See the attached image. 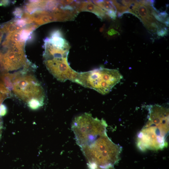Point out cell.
Here are the masks:
<instances>
[{
  "label": "cell",
  "mask_w": 169,
  "mask_h": 169,
  "mask_svg": "<svg viewBox=\"0 0 169 169\" xmlns=\"http://www.w3.org/2000/svg\"><path fill=\"white\" fill-rule=\"evenodd\" d=\"M122 78V75L117 69L100 67L78 72L74 82L105 95L110 92Z\"/></svg>",
  "instance_id": "obj_1"
},
{
  "label": "cell",
  "mask_w": 169,
  "mask_h": 169,
  "mask_svg": "<svg viewBox=\"0 0 169 169\" xmlns=\"http://www.w3.org/2000/svg\"><path fill=\"white\" fill-rule=\"evenodd\" d=\"M12 82V90L19 98L27 103L33 98L44 103V90L32 75L23 73H16Z\"/></svg>",
  "instance_id": "obj_2"
},
{
  "label": "cell",
  "mask_w": 169,
  "mask_h": 169,
  "mask_svg": "<svg viewBox=\"0 0 169 169\" xmlns=\"http://www.w3.org/2000/svg\"><path fill=\"white\" fill-rule=\"evenodd\" d=\"M152 0L135 1L130 7L129 13L137 17L148 31L157 34L165 27L155 18L152 13L155 8Z\"/></svg>",
  "instance_id": "obj_3"
},
{
  "label": "cell",
  "mask_w": 169,
  "mask_h": 169,
  "mask_svg": "<svg viewBox=\"0 0 169 169\" xmlns=\"http://www.w3.org/2000/svg\"><path fill=\"white\" fill-rule=\"evenodd\" d=\"M166 138L157 127L145 125L138 134L137 145L142 151L161 150L167 146Z\"/></svg>",
  "instance_id": "obj_4"
},
{
  "label": "cell",
  "mask_w": 169,
  "mask_h": 169,
  "mask_svg": "<svg viewBox=\"0 0 169 169\" xmlns=\"http://www.w3.org/2000/svg\"><path fill=\"white\" fill-rule=\"evenodd\" d=\"M44 63L49 72L61 82L69 80L74 82L78 73L70 67L67 57L53 58L45 60Z\"/></svg>",
  "instance_id": "obj_5"
},
{
  "label": "cell",
  "mask_w": 169,
  "mask_h": 169,
  "mask_svg": "<svg viewBox=\"0 0 169 169\" xmlns=\"http://www.w3.org/2000/svg\"><path fill=\"white\" fill-rule=\"evenodd\" d=\"M24 49L11 47L3 54V62L7 72L17 70L26 65Z\"/></svg>",
  "instance_id": "obj_6"
},
{
  "label": "cell",
  "mask_w": 169,
  "mask_h": 169,
  "mask_svg": "<svg viewBox=\"0 0 169 169\" xmlns=\"http://www.w3.org/2000/svg\"><path fill=\"white\" fill-rule=\"evenodd\" d=\"M77 9L79 13L83 11L92 13L102 20L108 17L104 10L90 1H79Z\"/></svg>",
  "instance_id": "obj_7"
},
{
  "label": "cell",
  "mask_w": 169,
  "mask_h": 169,
  "mask_svg": "<svg viewBox=\"0 0 169 169\" xmlns=\"http://www.w3.org/2000/svg\"><path fill=\"white\" fill-rule=\"evenodd\" d=\"M92 2L104 10L108 17L114 19H115L116 10L112 1L95 0Z\"/></svg>",
  "instance_id": "obj_8"
},
{
  "label": "cell",
  "mask_w": 169,
  "mask_h": 169,
  "mask_svg": "<svg viewBox=\"0 0 169 169\" xmlns=\"http://www.w3.org/2000/svg\"><path fill=\"white\" fill-rule=\"evenodd\" d=\"M112 2L116 10L118 16H121L124 14L129 13V8L124 5L120 1L112 0Z\"/></svg>",
  "instance_id": "obj_9"
},
{
  "label": "cell",
  "mask_w": 169,
  "mask_h": 169,
  "mask_svg": "<svg viewBox=\"0 0 169 169\" xmlns=\"http://www.w3.org/2000/svg\"><path fill=\"white\" fill-rule=\"evenodd\" d=\"M28 106L31 109L36 110L42 106L44 103L36 99H32L27 102Z\"/></svg>",
  "instance_id": "obj_10"
},
{
  "label": "cell",
  "mask_w": 169,
  "mask_h": 169,
  "mask_svg": "<svg viewBox=\"0 0 169 169\" xmlns=\"http://www.w3.org/2000/svg\"><path fill=\"white\" fill-rule=\"evenodd\" d=\"M13 13L16 18H21L23 14L22 10L19 8H16L14 11Z\"/></svg>",
  "instance_id": "obj_11"
},
{
  "label": "cell",
  "mask_w": 169,
  "mask_h": 169,
  "mask_svg": "<svg viewBox=\"0 0 169 169\" xmlns=\"http://www.w3.org/2000/svg\"><path fill=\"white\" fill-rule=\"evenodd\" d=\"M7 109L6 106L4 104L0 105V116H3L6 115L7 112Z\"/></svg>",
  "instance_id": "obj_12"
},
{
  "label": "cell",
  "mask_w": 169,
  "mask_h": 169,
  "mask_svg": "<svg viewBox=\"0 0 169 169\" xmlns=\"http://www.w3.org/2000/svg\"><path fill=\"white\" fill-rule=\"evenodd\" d=\"M117 33V32L114 29H110L108 32V34L110 35H113Z\"/></svg>",
  "instance_id": "obj_13"
},
{
  "label": "cell",
  "mask_w": 169,
  "mask_h": 169,
  "mask_svg": "<svg viewBox=\"0 0 169 169\" xmlns=\"http://www.w3.org/2000/svg\"><path fill=\"white\" fill-rule=\"evenodd\" d=\"M9 2L8 1H0V5L6 6L8 4Z\"/></svg>",
  "instance_id": "obj_14"
},
{
  "label": "cell",
  "mask_w": 169,
  "mask_h": 169,
  "mask_svg": "<svg viewBox=\"0 0 169 169\" xmlns=\"http://www.w3.org/2000/svg\"><path fill=\"white\" fill-rule=\"evenodd\" d=\"M4 33L2 30L1 26H0V44L1 43L2 39Z\"/></svg>",
  "instance_id": "obj_15"
}]
</instances>
